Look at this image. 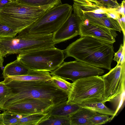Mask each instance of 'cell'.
Instances as JSON below:
<instances>
[{
  "label": "cell",
  "mask_w": 125,
  "mask_h": 125,
  "mask_svg": "<svg viewBox=\"0 0 125 125\" xmlns=\"http://www.w3.org/2000/svg\"><path fill=\"white\" fill-rule=\"evenodd\" d=\"M10 89L3 100L0 110L5 111L12 104L22 100L36 99L49 100L55 105L67 100L68 95L49 81L1 82Z\"/></svg>",
  "instance_id": "6da1fadb"
},
{
  "label": "cell",
  "mask_w": 125,
  "mask_h": 125,
  "mask_svg": "<svg viewBox=\"0 0 125 125\" xmlns=\"http://www.w3.org/2000/svg\"><path fill=\"white\" fill-rule=\"evenodd\" d=\"M113 44L92 37L81 36L63 51L65 58L72 57L76 60L110 70L115 53Z\"/></svg>",
  "instance_id": "7a4b0ae2"
},
{
  "label": "cell",
  "mask_w": 125,
  "mask_h": 125,
  "mask_svg": "<svg viewBox=\"0 0 125 125\" xmlns=\"http://www.w3.org/2000/svg\"><path fill=\"white\" fill-rule=\"evenodd\" d=\"M58 3L34 7L20 3L16 0L7 4L0 12V22L18 33L36 21L46 12Z\"/></svg>",
  "instance_id": "3957f363"
},
{
  "label": "cell",
  "mask_w": 125,
  "mask_h": 125,
  "mask_svg": "<svg viewBox=\"0 0 125 125\" xmlns=\"http://www.w3.org/2000/svg\"><path fill=\"white\" fill-rule=\"evenodd\" d=\"M16 37L0 38V55L3 58L8 55L20 54L52 47L50 34L30 35L21 31Z\"/></svg>",
  "instance_id": "277c9868"
},
{
  "label": "cell",
  "mask_w": 125,
  "mask_h": 125,
  "mask_svg": "<svg viewBox=\"0 0 125 125\" xmlns=\"http://www.w3.org/2000/svg\"><path fill=\"white\" fill-rule=\"evenodd\" d=\"M67 104L79 105L104 101V86L101 76H93L78 79L73 83Z\"/></svg>",
  "instance_id": "5b68a950"
},
{
  "label": "cell",
  "mask_w": 125,
  "mask_h": 125,
  "mask_svg": "<svg viewBox=\"0 0 125 125\" xmlns=\"http://www.w3.org/2000/svg\"><path fill=\"white\" fill-rule=\"evenodd\" d=\"M65 59L63 51L54 47L19 54L17 59L29 70L51 72L58 67Z\"/></svg>",
  "instance_id": "8992f818"
},
{
  "label": "cell",
  "mask_w": 125,
  "mask_h": 125,
  "mask_svg": "<svg viewBox=\"0 0 125 125\" xmlns=\"http://www.w3.org/2000/svg\"><path fill=\"white\" fill-rule=\"evenodd\" d=\"M72 6L61 4L48 10L31 26L21 31L30 35H44L56 31L72 14Z\"/></svg>",
  "instance_id": "52a82bcc"
},
{
  "label": "cell",
  "mask_w": 125,
  "mask_h": 125,
  "mask_svg": "<svg viewBox=\"0 0 125 125\" xmlns=\"http://www.w3.org/2000/svg\"><path fill=\"white\" fill-rule=\"evenodd\" d=\"M110 70L101 76L104 86L103 103H116L115 112L117 113L123 107L125 100V63L117 64Z\"/></svg>",
  "instance_id": "ba28073f"
},
{
  "label": "cell",
  "mask_w": 125,
  "mask_h": 125,
  "mask_svg": "<svg viewBox=\"0 0 125 125\" xmlns=\"http://www.w3.org/2000/svg\"><path fill=\"white\" fill-rule=\"evenodd\" d=\"M104 72V70L102 68L76 60L63 62L58 67L51 72L50 74L51 76H58L65 80H70L73 82L84 77L99 76Z\"/></svg>",
  "instance_id": "9c48e42d"
},
{
  "label": "cell",
  "mask_w": 125,
  "mask_h": 125,
  "mask_svg": "<svg viewBox=\"0 0 125 125\" xmlns=\"http://www.w3.org/2000/svg\"><path fill=\"white\" fill-rule=\"evenodd\" d=\"M54 105L50 100L30 99L12 104L6 110L17 114L27 115L37 113H48Z\"/></svg>",
  "instance_id": "30bf717a"
},
{
  "label": "cell",
  "mask_w": 125,
  "mask_h": 125,
  "mask_svg": "<svg viewBox=\"0 0 125 125\" xmlns=\"http://www.w3.org/2000/svg\"><path fill=\"white\" fill-rule=\"evenodd\" d=\"M79 35L94 38L109 43L115 42L116 31L80 20Z\"/></svg>",
  "instance_id": "8fae6325"
},
{
  "label": "cell",
  "mask_w": 125,
  "mask_h": 125,
  "mask_svg": "<svg viewBox=\"0 0 125 125\" xmlns=\"http://www.w3.org/2000/svg\"><path fill=\"white\" fill-rule=\"evenodd\" d=\"M80 21L74 14L68 18L55 31L53 39L56 44L64 42L79 35Z\"/></svg>",
  "instance_id": "7c38bea8"
},
{
  "label": "cell",
  "mask_w": 125,
  "mask_h": 125,
  "mask_svg": "<svg viewBox=\"0 0 125 125\" xmlns=\"http://www.w3.org/2000/svg\"><path fill=\"white\" fill-rule=\"evenodd\" d=\"M75 14L82 21L106 28L120 32L122 31L119 24L116 20L107 17L94 18L84 16L82 13L80 7L78 8L75 10Z\"/></svg>",
  "instance_id": "4fadbf2b"
},
{
  "label": "cell",
  "mask_w": 125,
  "mask_h": 125,
  "mask_svg": "<svg viewBox=\"0 0 125 125\" xmlns=\"http://www.w3.org/2000/svg\"><path fill=\"white\" fill-rule=\"evenodd\" d=\"M52 76L49 72L30 70L28 73L21 75L10 76L4 79L3 81L12 80L20 81H33L51 80Z\"/></svg>",
  "instance_id": "5bb4252c"
},
{
  "label": "cell",
  "mask_w": 125,
  "mask_h": 125,
  "mask_svg": "<svg viewBox=\"0 0 125 125\" xmlns=\"http://www.w3.org/2000/svg\"><path fill=\"white\" fill-rule=\"evenodd\" d=\"M67 100L54 105L49 111V115L69 117L81 108L76 104H67Z\"/></svg>",
  "instance_id": "9a60e30c"
},
{
  "label": "cell",
  "mask_w": 125,
  "mask_h": 125,
  "mask_svg": "<svg viewBox=\"0 0 125 125\" xmlns=\"http://www.w3.org/2000/svg\"><path fill=\"white\" fill-rule=\"evenodd\" d=\"M97 113L89 109L81 107L69 116L70 125H89L90 119Z\"/></svg>",
  "instance_id": "2e32d148"
},
{
  "label": "cell",
  "mask_w": 125,
  "mask_h": 125,
  "mask_svg": "<svg viewBox=\"0 0 125 125\" xmlns=\"http://www.w3.org/2000/svg\"><path fill=\"white\" fill-rule=\"evenodd\" d=\"M29 70L21 62L17 59L5 66L2 74L5 79L10 76L26 75L28 73Z\"/></svg>",
  "instance_id": "e0dca14e"
},
{
  "label": "cell",
  "mask_w": 125,
  "mask_h": 125,
  "mask_svg": "<svg viewBox=\"0 0 125 125\" xmlns=\"http://www.w3.org/2000/svg\"><path fill=\"white\" fill-rule=\"evenodd\" d=\"M50 115L48 113H39L24 116L19 119L15 125H39L47 119Z\"/></svg>",
  "instance_id": "ac0fdd59"
},
{
  "label": "cell",
  "mask_w": 125,
  "mask_h": 125,
  "mask_svg": "<svg viewBox=\"0 0 125 125\" xmlns=\"http://www.w3.org/2000/svg\"><path fill=\"white\" fill-rule=\"evenodd\" d=\"M81 107L92 110L97 113L113 116L115 111L110 109L102 102H96L79 105Z\"/></svg>",
  "instance_id": "d6986e66"
},
{
  "label": "cell",
  "mask_w": 125,
  "mask_h": 125,
  "mask_svg": "<svg viewBox=\"0 0 125 125\" xmlns=\"http://www.w3.org/2000/svg\"><path fill=\"white\" fill-rule=\"evenodd\" d=\"M39 125H70L69 117L50 115Z\"/></svg>",
  "instance_id": "ffe728a7"
},
{
  "label": "cell",
  "mask_w": 125,
  "mask_h": 125,
  "mask_svg": "<svg viewBox=\"0 0 125 125\" xmlns=\"http://www.w3.org/2000/svg\"><path fill=\"white\" fill-rule=\"evenodd\" d=\"M51 80L59 88L67 93L68 95L72 88L73 83L55 75L52 76Z\"/></svg>",
  "instance_id": "44dd1931"
},
{
  "label": "cell",
  "mask_w": 125,
  "mask_h": 125,
  "mask_svg": "<svg viewBox=\"0 0 125 125\" xmlns=\"http://www.w3.org/2000/svg\"><path fill=\"white\" fill-rule=\"evenodd\" d=\"M18 2L24 5L40 7L59 3L62 4L61 0H16Z\"/></svg>",
  "instance_id": "7402d4cb"
},
{
  "label": "cell",
  "mask_w": 125,
  "mask_h": 125,
  "mask_svg": "<svg viewBox=\"0 0 125 125\" xmlns=\"http://www.w3.org/2000/svg\"><path fill=\"white\" fill-rule=\"evenodd\" d=\"M2 114L4 125H15L19 119L26 116L17 114L7 110L4 111Z\"/></svg>",
  "instance_id": "603a6c76"
},
{
  "label": "cell",
  "mask_w": 125,
  "mask_h": 125,
  "mask_svg": "<svg viewBox=\"0 0 125 125\" xmlns=\"http://www.w3.org/2000/svg\"><path fill=\"white\" fill-rule=\"evenodd\" d=\"M111 117L108 115L97 113L90 119L89 125H100L110 122Z\"/></svg>",
  "instance_id": "cb8c5ba5"
},
{
  "label": "cell",
  "mask_w": 125,
  "mask_h": 125,
  "mask_svg": "<svg viewBox=\"0 0 125 125\" xmlns=\"http://www.w3.org/2000/svg\"><path fill=\"white\" fill-rule=\"evenodd\" d=\"M18 33L9 27L0 22V38L13 37Z\"/></svg>",
  "instance_id": "d4e9b609"
},
{
  "label": "cell",
  "mask_w": 125,
  "mask_h": 125,
  "mask_svg": "<svg viewBox=\"0 0 125 125\" xmlns=\"http://www.w3.org/2000/svg\"><path fill=\"white\" fill-rule=\"evenodd\" d=\"M99 4L101 7L107 9L117 8L119 4L117 0H96Z\"/></svg>",
  "instance_id": "484cf974"
},
{
  "label": "cell",
  "mask_w": 125,
  "mask_h": 125,
  "mask_svg": "<svg viewBox=\"0 0 125 125\" xmlns=\"http://www.w3.org/2000/svg\"><path fill=\"white\" fill-rule=\"evenodd\" d=\"M10 88L1 82H0V109L2 101L5 96L10 92Z\"/></svg>",
  "instance_id": "4316f807"
},
{
  "label": "cell",
  "mask_w": 125,
  "mask_h": 125,
  "mask_svg": "<svg viewBox=\"0 0 125 125\" xmlns=\"http://www.w3.org/2000/svg\"><path fill=\"white\" fill-rule=\"evenodd\" d=\"M81 11L83 15L85 16L94 18H101L107 17L106 14H97L92 12L83 10L80 6Z\"/></svg>",
  "instance_id": "83f0119b"
},
{
  "label": "cell",
  "mask_w": 125,
  "mask_h": 125,
  "mask_svg": "<svg viewBox=\"0 0 125 125\" xmlns=\"http://www.w3.org/2000/svg\"><path fill=\"white\" fill-rule=\"evenodd\" d=\"M123 44H121L118 50L116 53H115L114 56V57L113 59L114 61L116 62L117 63L118 62L122 54L124 47L125 46V36H124Z\"/></svg>",
  "instance_id": "f1b7e54d"
},
{
  "label": "cell",
  "mask_w": 125,
  "mask_h": 125,
  "mask_svg": "<svg viewBox=\"0 0 125 125\" xmlns=\"http://www.w3.org/2000/svg\"><path fill=\"white\" fill-rule=\"evenodd\" d=\"M116 9H111L106 14L107 17L117 20L120 16V14L116 10Z\"/></svg>",
  "instance_id": "f546056e"
},
{
  "label": "cell",
  "mask_w": 125,
  "mask_h": 125,
  "mask_svg": "<svg viewBox=\"0 0 125 125\" xmlns=\"http://www.w3.org/2000/svg\"><path fill=\"white\" fill-rule=\"evenodd\" d=\"M121 28L124 36H125V16L120 14V16L117 19Z\"/></svg>",
  "instance_id": "4dcf8cb0"
},
{
  "label": "cell",
  "mask_w": 125,
  "mask_h": 125,
  "mask_svg": "<svg viewBox=\"0 0 125 125\" xmlns=\"http://www.w3.org/2000/svg\"><path fill=\"white\" fill-rule=\"evenodd\" d=\"M74 2L79 4L81 6H90L97 7L94 6L88 0H73Z\"/></svg>",
  "instance_id": "1f68e13d"
},
{
  "label": "cell",
  "mask_w": 125,
  "mask_h": 125,
  "mask_svg": "<svg viewBox=\"0 0 125 125\" xmlns=\"http://www.w3.org/2000/svg\"><path fill=\"white\" fill-rule=\"evenodd\" d=\"M116 10L118 12L119 14L125 16V0H124L122 1L121 4L120 5H119L118 7L116 9Z\"/></svg>",
  "instance_id": "d6a6232c"
},
{
  "label": "cell",
  "mask_w": 125,
  "mask_h": 125,
  "mask_svg": "<svg viewBox=\"0 0 125 125\" xmlns=\"http://www.w3.org/2000/svg\"><path fill=\"white\" fill-rule=\"evenodd\" d=\"M125 46L124 47L122 54L117 64L121 65L125 62Z\"/></svg>",
  "instance_id": "836d02e7"
},
{
  "label": "cell",
  "mask_w": 125,
  "mask_h": 125,
  "mask_svg": "<svg viewBox=\"0 0 125 125\" xmlns=\"http://www.w3.org/2000/svg\"><path fill=\"white\" fill-rule=\"evenodd\" d=\"M12 1L10 0H0V12L6 5Z\"/></svg>",
  "instance_id": "e575fe53"
},
{
  "label": "cell",
  "mask_w": 125,
  "mask_h": 125,
  "mask_svg": "<svg viewBox=\"0 0 125 125\" xmlns=\"http://www.w3.org/2000/svg\"><path fill=\"white\" fill-rule=\"evenodd\" d=\"M0 125H4L2 114H0Z\"/></svg>",
  "instance_id": "d590c367"
},
{
  "label": "cell",
  "mask_w": 125,
  "mask_h": 125,
  "mask_svg": "<svg viewBox=\"0 0 125 125\" xmlns=\"http://www.w3.org/2000/svg\"><path fill=\"white\" fill-rule=\"evenodd\" d=\"M4 62V59L0 55V67L3 66V63Z\"/></svg>",
  "instance_id": "8d00e7d4"
},
{
  "label": "cell",
  "mask_w": 125,
  "mask_h": 125,
  "mask_svg": "<svg viewBox=\"0 0 125 125\" xmlns=\"http://www.w3.org/2000/svg\"><path fill=\"white\" fill-rule=\"evenodd\" d=\"M11 0L12 1H14L16 0Z\"/></svg>",
  "instance_id": "74e56055"
}]
</instances>
